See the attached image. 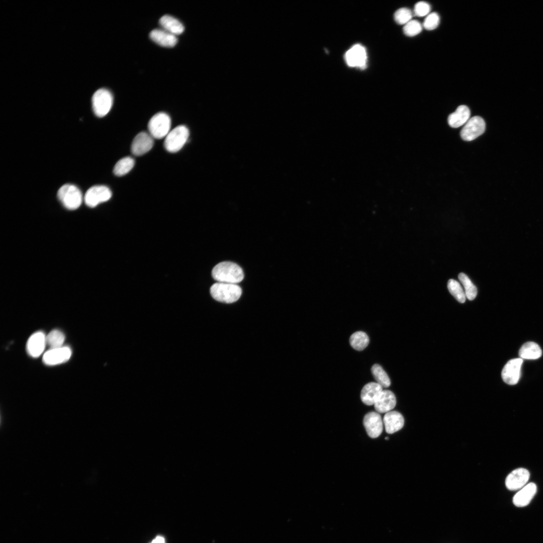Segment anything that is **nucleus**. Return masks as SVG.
Segmentation results:
<instances>
[{
	"instance_id": "f257e3e1",
	"label": "nucleus",
	"mask_w": 543,
	"mask_h": 543,
	"mask_svg": "<svg viewBox=\"0 0 543 543\" xmlns=\"http://www.w3.org/2000/svg\"><path fill=\"white\" fill-rule=\"evenodd\" d=\"M212 276L218 282L237 284L243 280L244 273L237 264L231 261H223L213 267Z\"/></svg>"
},
{
	"instance_id": "f03ea898",
	"label": "nucleus",
	"mask_w": 543,
	"mask_h": 543,
	"mask_svg": "<svg viewBox=\"0 0 543 543\" xmlns=\"http://www.w3.org/2000/svg\"><path fill=\"white\" fill-rule=\"evenodd\" d=\"M210 294L216 301L229 304L239 299L242 290L237 284L218 282L211 287Z\"/></svg>"
},
{
	"instance_id": "7ed1b4c3",
	"label": "nucleus",
	"mask_w": 543,
	"mask_h": 543,
	"mask_svg": "<svg viewBox=\"0 0 543 543\" xmlns=\"http://www.w3.org/2000/svg\"><path fill=\"white\" fill-rule=\"evenodd\" d=\"M57 196L67 209L75 210L79 207L82 201V195L80 190L72 184H65L59 189Z\"/></svg>"
},
{
	"instance_id": "20e7f679",
	"label": "nucleus",
	"mask_w": 543,
	"mask_h": 543,
	"mask_svg": "<svg viewBox=\"0 0 543 543\" xmlns=\"http://www.w3.org/2000/svg\"><path fill=\"white\" fill-rule=\"evenodd\" d=\"M189 131L185 125H179L170 132L165 137L164 146L165 149L171 153L180 150L187 142L189 137Z\"/></svg>"
},
{
	"instance_id": "39448f33",
	"label": "nucleus",
	"mask_w": 543,
	"mask_h": 543,
	"mask_svg": "<svg viewBox=\"0 0 543 543\" xmlns=\"http://www.w3.org/2000/svg\"><path fill=\"white\" fill-rule=\"evenodd\" d=\"M171 119L165 113L159 112L150 119L148 129L150 135L155 139L165 137L170 131Z\"/></svg>"
},
{
	"instance_id": "423d86ee",
	"label": "nucleus",
	"mask_w": 543,
	"mask_h": 543,
	"mask_svg": "<svg viewBox=\"0 0 543 543\" xmlns=\"http://www.w3.org/2000/svg\"><path fill=\"white\" fill-rule=\"evenodd\" d=\"M113 103V97L110 90L106 88L97 90L92 98L93 109L99 117L105 116L110 111Z\"/></svg>"
},
{
	"instance_id": "0eeeda50",
	"label": "nucleus",
	"mask_w": 543,
	"mask_h": 543,
	"mask_svg": "<svg viewBox=\"0 0 543 543\" xmlns=\"http://www.w3.org/2000/svg\"><path fill=\"white\" fill-rule=\"evenodd\" d=\"M486 124L480 116H474L467 121L460 132L461 138L465 141H472L481 135L485 131Z\"/></svg>"
},
{
	"instance_id": "6e6552de",
	"label": "nucleus",
	"mask_w": 543,
	"mask_h": 543,
	"mask_svg": "<svg viewBox=\"0 0 543 543\" xmlns=\"http://www.w3.org/2000/svg\"><path fill=\"white\" fill-rule=\"evenodd\" d=\"M112 197V192L105 186H95L90 188L86 192L84 200L85 204L94 208L100 203L106 202Z\"/></svg>"
},
{
	"instance_id": "1a4fd4ad",
	"label": "nucleus",
	"mask_w": 543,
	"mask_h": 543,
	"mask_svg": "<svg viewBox=\"0 0 543 543\" xmlns=\"http://www.w3.org/2000/svg\"><path fill=\"white\" fill-rule=\"evenodd\" d=\"M71 354V349L68 346L50 348L43 354L42 360L48 366L57 365L68 360Z\"/></svg>"
},
{
	"instance_id": "9d476101",
	"label": "nucleus",
	"mask_w": 543,
	"mask_h": 543,
	"mask_svg": "<svg viewBox=\"0 0 543 543\" xmlns=\"http://www.w3.org/2000/svg\"><path fill=\"white\" fill-rule=\"evenodd\" d=\"M522 363V358H516L511 359L506 363L501 373L502 378L505 383L511 385L518 383Z\"/></svg>"
},
{
	"instance_id": "9b49d317",
	"label": "nucleus",
	"mask_w": 543,
	"mask_h": 543,
	"mask_svg": "<svg viewBox=\"0 0 543 543\" xmlns=\"http://www.w3.org/2000/svg\"><path fill=\"white\" fill-rule=\"evenodd\" d=\"M367 58L366 50L360 44L353 45L345 54V61L350 67H357L362 69L365 68Z\"/></svg>"
},
{
	"instance_id": "f8f14e48",
	"label": "nucleus",
	"mask_w": 543,
	"mask_h": 543,
	"mask_svg": "<svg viewBox=\"0 0 543 543\" xmlns=\"http://www.w3.org/2000/svg\"><path fill=\"white\" fill-rule=\"evenodd\" d=\"M363 424L368 435L376 438L382 433L383 429V421L378 412H370L365 415Z\"/></svg>"
},
{
	"instance_id": "ddd939ff",
	"label": "nucleus",
	"mask_w": 543,
	"mask_h": 543,
	"mask_svg": "<svg viewBox=\"0 0 543 543\" xmlns=\"http://www.w3.org/2000/svg\"><path fill=\"white\" fill-rule=\"evenodd\" d=\"M530 477L529 472L523 468L512 471L505 479V485L509 490H517L523 487L528 482Z\"/></svg>"
},
{
	"instance_id": "4468645a",
	"label": "nucleus",
	"mask_w": 543,
	"mask_h": 543,
	"mask_svg": "<svg viewBox=\"0 0 543 543\" xmlns=\"http://www.w3.org/2000/svg\"><path fill=\"white\" fill-rule=\"evenodd\" d=\"M154 144L153 138L145 132L139 133L133 139L131 150L132 154L140 156L148 152Z\"/></svg>"
},
{
	"instance_id": "2eb2a0df",
	"label": "nucleus",
	"mask_w": 543,
	"mask_h": 543,
	"mask_svg": "<svg viewBox=\"0 0 543 543\" xmlns=\"http://www.w3.org/2000/svg\"><path fill=\"white\" fill-rule=\"evenodd\" d=\"M46 337L45 333L41 331L30 336L26 344V350L30 356L36 358L43 353L47 345Z\"/></svg>"
},
{
	"instance_id": "dca6fc26",
	"label": "nucleus",
	"mask_w": 543,
	"mask_h": 543,
	"mask_svg": "<svg viewBox=\"0 0 543 543\" xmlns=\"http://www.w3.org/2000/svg\"><path fill=\"white\" fill-rule=\"evenodd\" d=\"M537 487L534 483H529L522 487L513 498V504L517 507L527 505L536 493Z\"/></svg>"
},
{
	"instance_id": "f3484780",
	"label": "nucleus",
	"mask_w": 543,
	"mask_h": 543,
	"mask_svg": "<svg viewBox=\"0 0 543 543\" xmlns=\"http://www.w3.org/2000/svg\"><path fill=\"white\" fill-rule=\"evenodd\" d=\"M396 404V399L394 394L390 390H385L381 393L374 405L377 412L383 413L392 410Z\"/></svg>"
},
{
	"instance_id": "a211bd4d",
	"label": "nucleus",
	"mask_w": 543,
	"mask_h": 543,
	"mask_svg": "<svg viewBox=\"0 0 543 543\" xmlns=\"http://www.w3.org/2000/svg\"><path fill=\"white\" fill-rule=\"evenodd\" d=\"M383 421L386 431L389 434H393L399 431L404 424L403 416L396 411H390L386 413Z\"/></svg>"
},
{
	"instance_id": "6ab92c4d",
	"label": "nucleus",
	"mask_w": 543,
	"mask_h": 543,
	"mask_svg": "<svg viewBox=\"0 0 543 543\" xmlns=\"http://www.w3.org/2000/svg\"><path fill=\"white\" fill-rule=\"evenodd\" d=\"M383 391V387L377 383H369L361 391V400L367 405H374Z\"/></svg>"
},
{
	"instance_id": "aec40b11",
	"label": "nucleus",
	"mask_w": 543,
	"mask_h": 543,
	"mask_svg": "<svg viewBox=\"0 0 543 543\" xmlns=\"http://www.w3.org/2000/svg\"><path fill=\"white\" fill-rule=\"evenodd\" d=\"M150 39L157 44L166 47H172L177 42L175 35L163 29H156L149 34Z\"/></svg>"
},
{
	"instance_id": "412c9836",
	"label": "nucleus",
	"mask_w": 543,
	"mask_h": 543,
	"mask_svg": "<svg viewBox=\"0 0 543 543\" xmlns=\"http://www.w3.org/2000/svg\"><path fill=\"white\" fill-rule=\"evenodd\" d=\"M470 115L469 108L466 105H461L448 116V123L452 128L459 127L467 122L470 118Z\"/></svg>"
},
{
	"instance_id": "4be33fe9",
	"label": "nucleus",
	"mask_w": 543,
	"mask_h": 543,
	"mask_svg": "<svg viewBox=\"0 0 543 543\" xmlns=\"http://www.w3.org/2000/svg\"><path fill=\"white\" fill-rule=\"evenodd\" d=\"M163 29L176 36L182 34L185 28L183 24L176 18L169 16H163L159 21Z\"/></svg>"
},
{
	"instance_id": "5701e85b",
	"label": "nucleus",
	"mask_w": 543,
	"mask_h": 543,
	"mask_svg": "<svg viewBox=\"0 0 543 543\" xmlns=\"http://www.w3.org/2000/svg\"><path fill=\"white\" fill-rule=\"evenodd\" d=\"M542 355V351L539 346L532 341H529L523 344L519 351V355L521 358L527 359H536Z\"/></svg>"
},
{
	"instance_id": "b1692460",
	"label": "nucleus",
	"mask_w": 543,
	"mask_h": 543,
	"mask_svg": "<svg viewBox=\"0 0 543 543\" xmlns=\"http://www.w3.org/2000/svg\"><path fill=\"white\" fill-rule=\"evenodd\" d=\"M369 341L368 335L365 332L360 331L352 334L349 338V343L351 347L358 351L364 349L368 345Z\"/></svg>"
},
{
	"instance_id": "393cba45",
	"label": "nucleus",
	"mask_w": 543,
	"mask_h": 543,
	"mask_svg": "<svg viewBox=\"0 0 543 543\" xmlns=\"http://www.w3.org/2000/svg\"><path fill=\"white\" fill-rule=\"evenodd\" d=\"M135 161L130 156L120 159L114 167V173L117 176H123L128 173L133 167Z\"/></svg>"
},
{
	"instance_id": "a878e982",
	"label": "nucleus",
	"mask_w": 543,
	"mask_h": 543,
	"mask_svg": "<svg viewBox=\"0 0 543 543\" xmlns=\"http://www.w3.org/2000/svg\"><path fill=\"white\" fill-rule=\"evenodd\" d=\"M371 372L377 383L383 388H387L390 386V378L380 365H374L372 367Z\"/></svg>"
},
{
	"instance_id": "bb28decb",
	"label": "nucleus",
	"mask_w": 543,
	"mask_h": 543,
	"mask_svg": "<svg viewBox=\"0 0 543 543\" xmlns=\"http://www.w3.org/2000/svg\"><path fill=\"white\" fill-rule=\"evenodd\" d=\"M46 339L47 345L50 348H57L63 346L65 335L61 331L54 329L46 335Z\"/></svg>"
},
{
	"instance_id": "cd10ccee",
	"label": "nucleus",
	"mask_w": 543,
	"mask_h": 543,
	"mask_svg": "<svg viewBox=\"0 0 543 543\" xmlns=\"http://www.w3.org/2000/svg\"><path fill=\"white\" fill-rule=\"evenodd\" d=\"M458 277L460 281L464 287L466 298L469 300H474L477 294V289L476 287L473 284L469 277L464 273H460Z\"/></svg>"
},
{
	"instance_id": "c85d7f7f",
	"label": "nucleus",
	"mask_w": 543,
	"mask_h": 543,
	"mask_svg": "<svg viewBox=\"0 0 543 543\" xmlns=\"http://www.w3.org/2000/svg\"><path fill=\"white\" fill-rule=\"evenodd\" d=\"M447 288L450 293L458 302L461 303L465 302L466 296L465 291L458 281L453 279L449 280L447 283Z\"/></svg>"
},
{
	"instance_id": "c756f323",
	"label": "nucleus",
	"mask_w": 543,
	"mask_h": 543,
	"mask_svg": "<svg viewBox=\"0 0 543 543\" xmlns=\"http://www.w3.org/2000/svg\"><path fill=\"white\" fill-rule=\"evenodd\" d=\"M412 17V12L410 9L406 8H400L394 14L395 21L400 25H405L411 20Z\"/></svg>"
},
{
	"instance_id": "7c9ffc66",
	"label": "nucleus",
	"mask_w": 543,
	"mask_h": 543,
	"mask_svg": "<svg viewBox=\"0 0 543 543\" xmlns=\"http://www.w3.org/2000/svg\"><path fill=\"white\" fill-rule=\"evenodd\" d=\"M422 30L420 23L416 20H411L403 27V32L405 35L409 37L415 36L419 34Z\"/></svg>"
},
{
	"instance_id": "2f4dec72",
	"label": "nucleus",
	"mask_w": 543,
	"mask_h": 543,
	"mask_svg": "<svg viewBox=\"0 0 543 543\" xmlns=\"http://www.w3.org/2000/svg\"><path fill=\"white\" fill-rule=\"evenodd\" d=\"M440 21L439 16L436 12L429 14L425 18L423 27L427 30H432L436 29Z\"/></svg>"
},
{
	"instance_id": "473e14b6",
	"label": "nucleus",
	"mask_w": 543,
	"mask_h": 543,
	"mask_svg": "<svg viewBox=\"0 0 543 543\" xmlns=\"http://www.w3.org/2000/svg\"><path fill=\"white\" fill-rule=\"evenodd\" d=\"M431 10L429 4L425 2L420 1L417 3L414 8V14L418 17L427 16Z\"/></svg>"
},
{
	"instance_id": "72a5a7b5",
	"label": "nucleus",
	"mask_w": 543,
	"mask_h": 543,
	"mask_svg": "<svg viewBox=\"0 0 543 543\" xmlns=\"http://www.w3.org/2000/svg\"><path fill=\"white\" fill-rule=\"evenodd\" d=\"M151 543H165L164 538L161 536H158L152 540Z\"/></svg>"
},
{
	"instance_id": "f704fd0d",
	"label": "nucleus",
	"mask_w": 543,
	"mask_h": 543,
	"mask_svg": "<svg viewBox=\"0 0 543 543\" xmlns=\"http://www.w3.org/2000/svg\"><path fill=\"white\" fill-rule=\"evenodd\" d=\"M385 439H386V440H388V439H389V437H385Z\"/></svg>"
}]
</instances>
